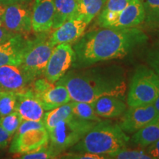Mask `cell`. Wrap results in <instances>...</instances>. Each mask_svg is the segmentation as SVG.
<instances>
[{
    "label": "cell",
    "instance_id": "4fadbf2b",
    "mask_svg": "<svg viewBox=\"0 0 159 159\" xmlns=\"http://www.w3.org/2000/svg\"><path fill=\"white\" fill-rule=\"evenodd\" d=\"M16 111L22 120L42 121L44 109L31 86L22 92L17 93Z\"/></svg>",
    "mask_w": 159,
    "mask_h": 159
},
{
    "label": "cell",
    "instance_id": "d6986e66",
    "mask_svg": "<svg viewBox=\"0 0 159 159\" xmlns=\"http://www.w3.org/2000/svg\"><path fill=\"white\" fill-rule=\"evenodd\" d=\"M131 1L132 0H107L99 13L98 17L99 26L104 28L108 27Z\"/></svg>",
    "mask_w": 159,
    "mask_h": 159
},
{
    "label": "cell",
    "instance_id": "cb8c5ba5",
    "mask_svg": "<svg viewBox=\"0 0 159 159\" xmlns=\"http://www.w3.org/2000/svg\"><path fill=\"white\" fill-rule=\"evenodd\" d=\"M71 103L73 115L77 118L97 122L102 120L95 112L92 102L72 101Z\"/></svg>",
    "mask_w": 159,
    "mask_h": 159
},
{
    "label": "cell",
    "instance_id": "d4e9b609",
    "mask_svg": "<svg viewBox=\"0 0 159 159\" xmlns=\"http://www.w3.org/2000/svg\"><path fill=\"white\" fill-rule=\"evenodd\" d=\"M16 93L2 91L0 95V118L16 111Z\"/></svg>",
    "mask_w": 159,
    "mask_h": 159
},
{
    "label": "cell",
    "instance_id": "2e32d148",
    "mask_svg": "<svg viewBox=\"0 0 159 159\" xmlns=\"http://www.w3.org/2000/svg\"><path fill=\"white\" fill-rule=\"evenodd\" d=\"M87 25L88 24L83 19L72 17L54 30V32L49 35V40L54 46L61 43L70 44L82 36Z\"/></svg>",
    "mask_w": 159,
    "mask_h": 159
},
{
    "label": "cell",
    "instance_id": "4316f807",
    "mask_svg": "<svg viewBox=\"0 0 159 159\" xmlns=\"http://www.w3.org/2000/svg\"><path fill=\"white\" fill-rule=\"evenodd\" d=\"M108 158H117V159H148L150 157L146 153L145 150H128L126 148L122 150L116 151L107 155Z\"/></svg>",
    "mask_w": 159,
    "mask_h": 159
},
{
    "label": "cell",
    "instance_id": "603a6c76",
    "mask_svg": "<svg viewBox=\"0 0 159 159\" xmlns=\"http://www.w3.org/2000/svg\"><path fill=\"white\" fill-rule=\"evenodd\" d=\"M74 116L72 112V103L67 102L52 110L44 113L43 122L47 131H50L57 123Z\"/></svg>",
    "mask_w": 159,
    "mask_h": 159
},
{
    "label": "cell",
    "instance_id": "f35d334b",
    "mask_svg": "<svg viewBox=\"0 0 159 159\" xmlns=\"http://www.w3.org/2000/svg\"><path fill=\"white\" fill-rule=\"evenodd\" d=\"M1 94H2V91H0V95H1Z\"/></svg>",
    "mask_w": 159,
    "mask_h": 159
},
{
    "label": "cell",
    "instance_id": "d590c367",
    "mask_svg": "<svg viewBox=\"0 0 159 159\" xmlns=\"http://www.w3.org/2000/svg\"><path fill=\"white\" fill-rule=\"evenodd\" d=\"M6 8V5L4 3L0 2V26L3 25V17Z\"/></svg>",
    "mask_w": 159,
    "mask_h": 159
},
{
    "label": "cell",
    "instance_id": "d6a6232c",
    "mask_svg": "<svg viewBox=\"0 0 159 159\" xmlns=\"http://www.w3.org/2000/svg\"><path fill=\"white\" fill-rule=\"evenodd\" d=\"M145 152L150 158L159 159V139L147 147Z\"/></svg>",
    "mask_w": 159,
    "mask_h": 159
},
{
    "label": "cell",
    "instance_id": "9c48e42d",
    "mask_svg": "<svg viewBox=\"0 0 159 159\" xmlns=\"http://www.w3.org/2000/svg\"><path fill=\"white\" fill-rule=\"evenodd\" d=\"M75 53L69 43L55 46L46 66L43 76L49 82L55 83L72 67Z\"/></svg>",
    "mask_w": 159,
    "mask_h": 159
},
{
    "label": "cell",
    "instance_id": "e0dca14e",
    "mask_svg": "<svg viewBox=\"0 0 159 159\" xmlns=\"http://www.w3.org/2000/svg\"><path fill=\"white\" fill-rule=\"evenodd\" d=\"M145 16L142 0H132L107 28L136 27L144 22Z\"/></svg>",
    "mask_w": 159,
    "mask_h": 159
},
{
    "label": "cell",
    "instance_id": "277c9868",
    "mask_svg": "<svg viewBox=\"0 0 159 159\" xmlns=\"http://www.w3.org/2000/svg\"><path fill=\"white\" fill-rule=\"evenodd\" d=\"M97 123L72 116L57 123L49 131L50 148L58 155L76 144Z\"/></svg>",
    "mask_w": 159,
    "mask_h": 159
},
{
    "label": "cell",
    "instance_id": "e575fe53",
    "mask_svg": "<svg viewBox=\"0 0 159 159\" xmlns=\"http://www.w3.org/2000/svg\"><path fill=\"white\" fill-rule=\"evenodd\" d=\"M14 35L13 33L7 30L3 26H0V43L5 42Z\"/></svg>",
    "mask_w": 159,
    "mask_h": 159
},
{
    "label": "cell",
    "instance_id": "484cf974",
    "mask_svg": "<svg viewBox=\"0 0 159 159\" xmlns=\"http://www.w3.org/2000/svg\"><path fill=\"white\" fill-rule=\"evenodd\" d=\"M22 119L16 111L0 118V125L12 136L19 128Z\"/></svg>",
    "mask_w": 159,
    "mask_h": 159
},
{
    "label": "cell",
    "instance_id": "1f68e13d",
    "mask_svg": "<svg viewBox=\"0 0 159 159\" xmlns=\"http://www.w3.org/2000/svg\"><path fill=\"white\" fill-rule=\"evenodd\" d=\"M144 21L149 27H152V28L159 27V12L146 14Z\"/></svg>",
    "mask_w": 159,
    "mask_h": 159
},
{
    "label": "cell",
    "instance_id": "7c38bea8",
    "mask_svg": "<svg viewBox=\"0 0 159 159\" xmlns=\"http://www.w3.org/2000/svg\"><path fill=\"white\" fill-rule=\"evenodd\" d=\"M33 81L20 66L5 65L0 67V91L20 93Z\"/></svg>",
    "mask_w": 159,
    "mask_h": 159
},
{
    "label": "cell",
    "instance_id": "8d00e7d4",
    "mask_svg": "<svg viewBox=\"0 0 159 159\" xmlns=\"http://www.w3.org/2000/svg\"><path fill=\"white\" fill-rule=\"evenodd\" d=\"M23 1H27V0H0V2L5 4H11V3H15V2H23Z\"/></svg>",
    "mask_w": 159,
    "mask_h": 159
},
{
    "label": "cell",
    "instance_id": "ffe728a7",
    "mask_svg": "<svg viewBox=\"0 0 159 159\" xmlns=\"http://www.w3.org/2000/svg\"><path fill=\"white\" fill-rule=\"evenodd\" d=\"M54 5L52 30L57 29L66 21L75 16L77 10V0H54Z\"/></svg>",
    "mask_w": 159,
    "mask_h": 159
},
{
    "label": "cell",
    "instance_id": "6da1fadb",
    "mask_svg": "<svg viewBox=\"0 0 159 159\" xmlns=\"http://www.w3.org/2000/svg\"><path fill=\"white\" fill-rule=\"evenodd\" d=\"M148 36L137 27L104 28L83 33L73 46L72 68L80 69L98 63L122 58L148 42Z\"/></svg>",
    "mask_w": 159,
    "mask_h": 159
},
{
    "label": "cell",
    "instance_id": "7402d4cb",
    "mask_svg": "<svg viewBox=\"0 0 159 159\" xmlns=\"http://www.w3.org/2000/svg\"><path fill=\"white\" fill-rule=\"evenodd\" d=\"M107 0H77V10L74 17L83 19L87 24L100 13Z\"/></svg>",
    "mask_w": 159,
    "mask_h": 159
},
{
    "label": "cell",
    "instance_id": "8992f818",
    "mask_svg": "<svg viewBox=\"0 0 159 159\" xmlns=\"http://www.w3.org/2000/svg\"><path fill=\"white\" fill-rule=\"evenodd\" d=\"M49 142V133L43 120H23L13 135L9 151L20 155L28 153L47 146Z\"/></svg>",
    "mask_w": 159,
    "mask_h": 159
},
{
    "label": "cell",
    "instance_id": "7a4b0ae2",
    "mask_svg": "<svg viewBox=\"0 0 159 159\" xmlns=\"http://www.w3.org/2000/svg\"><path fill=\"white\" fill-rule=\"evenodd\" d=\"M55 83L64 85L71 100L77 102H93L104 96L124 99L127 91L125 70L114 63L74 69Z\"/></svg>",
    "mask_w": 159,
    "mask_h": 159
},
{
    "label": "cell",
    "instance_id": "3957f363",
    "mask_svg": "<svg viewBox=\"0 0 159 159\" xmlns=\"http://www.w3.org/2000/svg\"><path fill=\"white\" fill-rule=\"evenodd\" d=\"M130 137L119 125L109 120H102L70 148L73 152H91L107 155L127 148ZM108 158V157H107Z\"/></svg>",
    "mask_w": 159,
    "mask_h": 159
},
{
    "label": "cell",
    "instance_id": "44dd1931",
    "mask_svg": "<svg viewBox=\"0 0 159 159\" xmlns=\"http://www.w3.org/2000/svg\"><path fill=\"white\" fill-rule=\"evenodd\" d=\"M159 139V118L136 131L132 141L140 148H147Z\"/></svg>",
    "mask_w": 159,
    "mask_h": 159
},
{
    "label": "cell",
    "instance_id": "74e56055",
    "mask_svg": "<svg viewBox=\"0 0 159 159\" xmlns=\"http://www.w3.org/2000/svg\"><path fill=\"white\" fill-rule=\"evenodd\" d=\"M153 105H154L155 108H156L157 113H158V114L159 116V96L158 97V98L156 99V101L153 102Z\"/></svg>",
    "mask_w": 159,
    "mask_h": 159
},
{
    "label": "cell",
    "instance_id": "836d02e7",
    "mask_svg": "<svg viewBox=\"0 0 159 159\" xmlns=\"http://www.w3.org/2000/svg\"><path fill=\"white\" fill-rule=\"evenodd\" d=\"M12 136L0 125V149H3L7 147L11 142Z\"/></svg>",
    "mask_w": 159,
    "mask_h": 159
},
{
    "label": "cell",
    "instance_id": "30bf717a",
    "mask_svg": "<svg viewBox=\"0 0 159 159\" xmlns=\"http://www.w3.org/2000/svg\"><path fill=\"white\" fill-rule=\"evenodd\" d=\"M2 26L13 34H27L32 30L31 11L21 3L6 5Z\"/></svg>",
    "mask_w": 159,
    "mask_h": 159
},
{
    "label": "cell",
    "instance_id": "ac0fdd59",
    "mask_svg": "<svg viewBox=\"0 0 159 159\" xmlns=\"http://www.w3.org/2000/svg\"><path fill=\"white\" fill-rule=\"evenodd\" d=\"M92 103L96 114L99 117L106 119L116 118L122 116L127 108L122 99L114 96L99 97Z\"/></svg>",
    "mask_w": 159,
    "mask_h": 159
},
{
    "label": "cell",
    "instance_id": "ba28073f",
    "mask_svg": "<svg viewBox=\"0 0 159 159\" xmlns=\"http://www.w3.org/2000/svg\"><path fill=\"white\" fill-rule=\"evenodd\" d=\"M30 86L44 111L52 110L71 101L68 90L64 85L49 82L45 77L35 79Z\"/></svg>",
    "mask_w": 159,
    "mask_h": 159
},
{
    "label": "cell",
    "instance_id": "4dcf8cb0",
    "mask_svg": "<svg viewBox=\"0 0 159 159\" xmlns=\"http://www.w3.org/2000/svg\"><path fill=\"white\" fill-rule=\"evenodd\" d=\"M142 2L144 7L145 14L159 12V0H142Z\"/></svg>",
    "mask_w": 159,
    "mask_h": 159
},
{
    "label": "cell",
    "instance_id": "5bb4252c",
    "mask_svg": "<svg viewBox=\"0 0 159 159\" xmlns=\"http://www.w3.org/2000/svg\"><path fill=\"white\" fill-rule=\"evenodd\" d=\"M54 14V0H35L31 11L32 30L36 34L50 31Z\"/></svg>",
    "mask_w": 159,
    "mask_h": 159
},
{
    "label": "cell",
    "instance_id": "f546056e",
    "mask_svg": "<svg viewBox=\"0 0 159 159\" xmlns=\"http://www.w3.org/2000/svg\"><path fill=\"white\" fill-rule=\"evenodd\" d=\"M67 158H89V159H104L107 158V156L99 155L91 152H70L69 154L66 155Z\"/></svg>",
    "mask_w": 159,
    "mask_h": 159
},
{
    "label": "cell",
    "instance_id": "9a60e30c",
    "mask_svg": "<svg viewBox=\"0 0 159 159\" xmlns=\"http://www.w3.org/2000/svg\"><path fill=\"white\" fill-rule=\"evenodd\" d=\"M29 39L24 34H15L0 43V67L5 65H21Z\"/></svg>",
    "mask_w": 159,
    "mask_h": 159
},
{
    "label": "cell",
    "instance_id": "f1b7e54d",
    "mask_svg": "<svg viewBox=\"0 0 159 159\" xmlns=\"http://www.w3.org/2000/svg\"><path fill=\"white\" fill-rule=\"evenodd\" d=\"M147 62L150 68L159 76V41L148 51Z\"/></svg>",
    "mask_w": 159,
    "mask_h": 159
},
{
    "label": "cell",
    "instance_id": "52a82bcc",
    "mask_svg": "<svg viewBox=\"0 0 159 159\" xmlns=\"http://www.w3.org/2000/svg\"><path fill=\"white\" fill-rule=\"evenodd\" d=\"M54 47L47 33H39L35 39H29L20 66L32 81L43 75Z\"/></svg>",
    "mask_w": 159,
    "mask_h": 159
},
{
    "label": "cell",
    "instance_id": "83f0119b",
    "mask_svg": "<svg viewBox=\"0 0 159 159\" xmlns=\"http://www.w3.org/2000/svg\"><path fill=\"white\" fill-rule=\"evenodd\" d=\"M57 156L58 155L52 150L50 147L47 145V146L43 147L35 152L21 154L19 158L23 159H50L56 158Z\"/></svg>",
    "mask_w": 159,
    "mask_h": 159
},
{
    "label": "cell",
    "instance_id": "8fae6325",
    "mask_svg": "<svg viewBox=\"0 0 159 159\" xmlns=\"http://www.w3.org/2000/svg\"><path fill=\"white\" fill-rule=\"evenodd\" d=\"M159 116L152 104L130 107L125 111L119 126L125 134H133L152 122Z\"/></svg>",
    "mask_w": 159,
    "mask_h": 159
},
{
    "label": "cell",
    "instance_id": "5b68a950",
    "mask_svg": "<svg viewBox=\"0 0 159 159\" xmlns=\"http://www.w3.org/2000/svg\"><path fill=\"white\" fill-rule=\"evenodd\" d=\"M159 96V76L151 68L137 67L131 80L128 94L130 107L152 104Z\"/></svg>",
    "mask_w": 159,
    "mask_h": 159
}]
</instances>
